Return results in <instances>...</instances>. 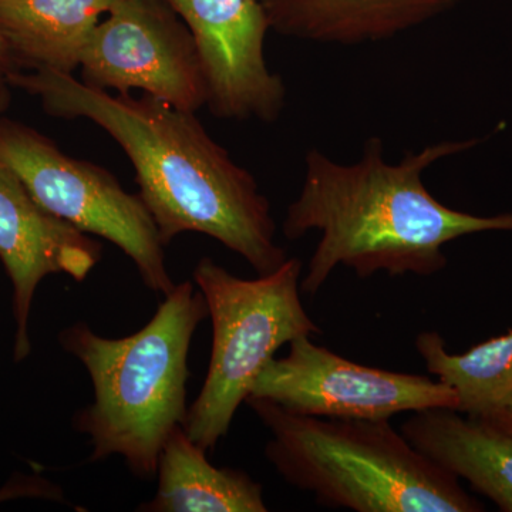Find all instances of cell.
<instances>
[{
    "instance_id": "9c48e42d",
    "label": "cell",
    "mask_w": 512,
    "mask_h": 512,
    "mask_svg": "<svg viewBox=\"0 0 512 512\" xmlns=\"http://www.w3.org/2000/svg\"><path fill=\"white\" fill-rule=\"evenodd\" d=\"M180 16L200 53L207 107L222 120L274 123L286 86L266 63L271 30L261 0H164Z\"/></svg>"
},
{
    "instance_id": "4fadbf2b",
    "label": "cell",
    "mask_w": 512,
    "mask_h": 512,
    "mask_svg": "<svg viewBox=\"0 0 512 512\" xmlns=\"http://www.w3.org/2000/svg\"><path fill=\"white\" fill-rule=\"evenodd\" d=\"M117 0H0V36L37 72L74 74Z\"/></svg>"
},
{
    "instance_id": "30bf717a",
    "label": "cell",
    "mask_w": 512,
    "mask_h": 512,
    "mask_svg": "<svg viewBox=\"0 0 512 512\" xmlns=\"http://www.w3.org/2000/svg\"><path fill=\"white\" fill-rule=\"evenodd\" d=\"M100 259V244L40 207L19 178L0 163V261L13 286L16 362L32 350L29 318L40 282L52 274L83 282Z\"/></svg>"
},
{
    "instance_id": "ba28073f",
    "label": "cell",
    "mask_w": 512,
    "mask_h": 512,
    "mask_svg": "<svg viewBox=\"0 0 512 512\" xmlns=\"http://www.w3.org/2000/svg\"><path fill=\"white\" fill-rule=\"evenodd\" d=\"M79 70L80 80L93 89L143 90L191 113L207 107L194 37L164 0H117L94 29Z\"/></svg>"
},
{
    "instance_id": "e0dca14e",
    "label": "cell",
    "mask_w": 512,
    "mask_h": 512,
    "mask_svg": "<svg viewBox=\"0 0 512 512\" xmlns=\"http://www.w3.org/2000/svg\"><path fill=\"white\" fill-rule=\"evenodd\" d=\"M481 419L490 420L491 423L497 424L501 429L512 433V399L505 404L503 409L491 414V416L481 417Z\"/></svg>"
},
{
    "instance_id": "7a4b0ae2",
    "label": "cell",
    "mask_w": 512,
    "mask_h": 512,
    "mask_svg": "<svg viewBox=\"0 0 512 512\" xmlns=\"http://www.w3.org/2000/svg\"><path fill=\"white\" fill-rule=\"evenodd\" d=\"M485 138L446 140L407 153L399 163L384 160L379 137L366 141L362 157L342 164L309 150L298 198L286 211L284 235L295 241L309 232L320 238L301 291L316 295L338 266L357 278L433 276L446 269L444 247L468 235L512 232V212L474 215L437 200L424 173L441 160L467 153Z\"/></svg>"
},
{
    "instance_id": "5bb4252c",
    "label": "cell",
    "mask_w": 512,
    "mask_h": 512,
    "mask_svg": "<svg viewBox=\"0 0 512 512\" xmlns=\"http://www.w3.org/2000/svg\"><path fill=\"white\" fill-rule=\"evenodd\" d=\"M207 451L175 427L158 458V488L146 512H266L264 488L244 471L212 466Z\"/></svg>"
},
{
    "instance_id": "277c9868",
    "label": "cell",
    "mask_w": 512,
    "mask_h": 512,
    "mask_svg": "<svg viewBox=\"0 0 512 512\" xmlns=\"http://www.w3.org/2000/svg\"><path fill=\"white\" fill-rule=\"evenodd\" d=\"M271 439L265 456L323 507L353 512H481L460 480L420 453L390 420L303 416L247 399Z\"/></svg>"
},
{
    "instance_id": "5b68a950",
    "label": "cell",
    "mask_w": 512,
    "mask_h": 512,
    "mask_svg": "<svg viewBox=\"0 0 512 512\" xmlns=\"http://www.w3.org/2000/svg\"><path fill=\"white\" fill-rule=\"evenodd\" d=\"M302 261L288 258L256 279L238 278L208 256L194 269L212 320L210 367L183 424L190 439L212 451L269 360L285 343L322 329L301 299Z\"/></svg>"
},
{
    "instance_id": "8fae6325",
    "label": "cell",
    "mask_w": 512,
    "mask_h": 512,
    "mask_svg": "<svg viewBox=\"0 0 512 512\" xmlns=\"http://www.w3.org/2000/svg\"><path fill=\"white\" fill-rule=\"evenodd\" d=\"M278 35L320 45L386 42L420 28L463 0H261Z\"/></svg>"
},
{
    "instance_id": "6da1fadb",
    "label": "cell",
    "mask_w": 512,
    "mask_h": 512,
    "mask_svg": "<svg viewBox=\"0 0 512 512\" xmlns=\"http://www.w3.org/2000/svg\"><path fill=\"white\" fill-rule=\"evenodd\" d=\"M10 80L39 96L52 116L92 121L119 144L164 247L185 232L208 235L258 275L271 274L288 259L254 175L232 160L195 113L148 94L111 96L74 74H13Z\"/></svg>"
},
{
    "instance_id": "9a60e30c",
    "label": "cell",
    "mask_w": 512,
    "mask_h": 512,
    "mask_svg": "<svg viewBox=\"0 0 512 512\" xmlns=\"http://www.w3.org/2000/svg\"><path fill=\"white\" fill-rule=\"evenodd\" d=\"M416 350L427 370L457 396V412L488 417L512 399V329L451 355L440 333L421 332Z\"/></svg>"
},
{
    "instance_id": "ac0fdd59",
    "label": "cell",
    "mask_w": 512,
    "mask_h": 512,
    "mask_svg": "<svg viewBox=\"0 0 512 512\" xmlns=\"http://www.w3.org/2000/svg\"><path fill=\"white\" fill-rule=\"evenodd\" d=\"M6 57H8V49H6L5 42H3L2 36H0V69L5 64Z\"/></svg>"
},
{
    "instance_id": "2e32d148",
    "label": "cell",
    "mask_w": 512,
    "mask_h": 512,
    "mask_svg": "<svg viewBox=\"0 0 512 512\" xmlns=\"http://www.w3.org/2000/svg\"><path fill=\"white\" fill-rule=\"evenodd\" d=\"M20 497L50 498V500H63L59 488L40 478H20L19 481L0 488V504Z\"/></svg>"
},
{
    "instance_id": "3957f363",
    "label": "cell",
    "mask_w": 512,
    "mask_h": 512,
    "mask_svg": "<svg viewBox=\"0 0 512 512\" xmlns=\"http://www.w3.org/2000/svg\"><path fill=\"white\" fill-rule=\"evenodd\" d=\"M164 298L153 319L126 338H103L83 322L59 336L93 383L94 402L74 421L92 441L90 461L120 456L141 478L157 476L165 441L184 424L188 353L195 330L210 318L204 295L190 281Z\"/></svg>"
},
{
    "instance_id": "7c38bea8",
    "label": "cell",
    "mask_w": 512,
    "mask_h": 512,
    "mask_svg": "<svg viewBox=\"0 0 512 512\" xmlns=\"http://www.w3.org/2000/svg\"><path fill=\"white\" fill-rule=\"evenodd\" d=\"M420 453L512 512V433L453 409L412 413L400 429Z\"/></svg>"
},
{
    "instance_id": "8992f818",
    "label": "cell",
    "mask_w": 512,
    "mask_h": 512,
    "mask_svg": "<svg viewBox=\"0 0 512 512\" xmlns=\"http://www.w3.org/2000/svg\"><path fill=\"white\" fill-rule=\"evenodd\" d=\"M0 163L47 212L120 248L150 291H173L153 217L106 168L67 156L49 138L13 123H0Z\"/></svg>"
},
{
    "instance_id": "52a82bcc",
    "label": "cell",
    "mask_w": 512,
    "mask_h": 512,
    "mask_svg": "<svg viewBox=\"0 0 512 512\" xmlns=\"http://www.w3.org/2000/svg\"><path fill=\"white\" fill-rule=\"evenodd\" d=\"M247 399L326 419L390 420L400 413L457 409L456 393L439 380L359 365L309 336L289 342L284 359L266 363Z\"/></svg>"
}]
</instances>
